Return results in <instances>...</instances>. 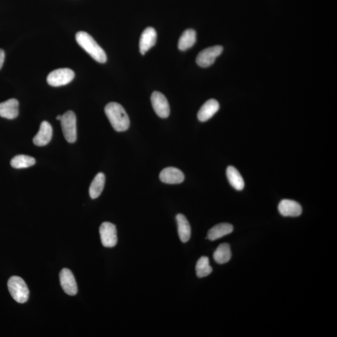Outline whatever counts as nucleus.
<instances>
[{"label": "nucleus", "instance_id": "nucleus-20", "mask_svg": "<svg viewBox=\"0 0 337 337\" xmlns=\"http://www.w3.org/2000/svg\"><path fill=\"white\" fill-rule=\"evenodd\" d=\"M105 176L103 173H99L91 182L89 193L91 199H96L101 195L104 187Z\"/></svg>", "mask_w": 337, "mask_h": 337}, {"label": "nucleus", "instance_id": "nucleus-21", "mask_svg": "<svg viewBox=\"0 0 337 337\" xmlns=\"http://www.w3.org/2000/svg\"><path fill=\"white\" fill-rule=\"evenodd\" d=\"M232 256L230 245L226 243L219 245L214 253V259L219 264H224L230 261Z\"/></svg>", "mask_w": 337, "mask_h": 337}, {"label": "nucleus", "instance_id": "nucleus-8", "mask_svg": "<svg viewBox=\"0 0 337 337\" xmlns=\"http://www.w3.org/2000/svg\"><path fill=\"white\" fill-rule=\"evenodd\" d=\"M151 103L157 115L161 118H167L170 114V107L163 94L155 91L151 95Z\"/></svg>", "mask_w": 337, "mask_h": 337}, {"label": "nucleus", "instance_id": "nucleus-24", "mask_svg": "<svg viewBox=\"0 0 337 337\" xmlns=\"http://www.w3.org/2000/svg\"><path fill=\"white\" fill-rule=\"evenodd\" d=\"M5 58V51L0 49V70L2 69L3 65H4Z\"/></svg>", "mask_w": 337, "mask_h": 337}, {"label": "nucleus", "instance_id": "nucleus-4", "mask_svg": "<svg viewBox=\"0 0 337 337\" xmlns=\"http://www.w3.org/2000/svg\"><path fill=\"white\" fill-rule=\"evenodd\" d=\"M61 124L66 140L74 143L77 139L76 116L75 113L68 111L62 116Z\"/></svg>", "mask_w": 337, "mask_h": 337}, {"label": "nucleus", "instance_id": "nucleus-9", "mask_svg": "<svg viewBox=\"0 0 337 337\" xmlns=\"http://www.w3.org/2000/svg\"><path fill=\"white\" fill-rule=\"evenodd\" d=\"M60 284L66 293L69 296H75L78 292V286L75 277L68 268H64L59 273Z\"/></svg>", "mask_w": 337, "mask_h": 337}, {"label": "nucleus", "instance_id": "nucleus-22", "mask_svg": "<svg viewBox=\"0 0 337 337\" xmlns=\"http://www.w3.org/2000/svg\"><path fill=\"white\" fill-rule=\"evenodd\" d=\"M197 276L203 278L210 275L213 272V268L209 264V259L207 257L202 256L197 262L196 266Z\"/></svg>", "mask_w": 337, "mask_h": 337}, {"label": "nucleus", "instance_id": "nucleus-23", "mask_svg": "<svg viewBox=\"0 0 337 337\" xmlns=\"http://www.w3.org/2000/svg\"><path fill=\"white\" fill-rule=\"evenodd\" d=\"M35 158L26 155H18L11 160V166L15 168H24L32 166L35 164Z\"/></svg>", "mask_w": 337, "mask_h": 337}, {"label": "nucleus", "instance_id": "nucleus-11", "mask_svg": "<svg viewBox=\"0 0 337 337\" xmlns=\"http://www.w3.org/2000/svg\"><path fill=\"white\" fill-rule=\"evenodd\" d=\"M156 31L153 27H148L142 32L139 40V51L141 55H145L148 50L156 45Z\"/></svg>", "mask_w": 337, "mask_h": 337}, {"label": "nucleus", "instance_id": "nucleus-18", "mask_svg": "<svg viewBox=\"0 0 337 337\" xmlns=\"http://www.w3.org/2000/svg\"><path fill=\"white\" fill-rule=\"evenodd\" d=\"M196 42V32L193 29L184 31L179 39L178 48L181 51H185L193 47Z\"/></svg>", "mask_w": 337, "mask_h": 337}, {"label": "nucleus", "instance_id": "nucleus-19", "mask_svg": "<svg viewBox=\"0 0 337 337\" xmlns=\"http://www.w3.org/2000/svg\"><path fill=\"white\" fill-rule=\"evenodd\" d=\"M226 174L228 182L235 189L238 191L243 189L245 185L244 179L236 168L228 166Z\"/></svg>", "mask_w": 337, "mask_h": 337}, {"label": "nucleus", "instance_id": "nucleus-25", "mask_svg": "<svg viewBox=\"0 0 337 337\" xmlns=\"http://www.w3.org/2000/svg\"><path fill=\"white\" fill-rule=\"evenodd\" d=\"M61 118H62L61 115H58V116L56 117V119L59 120V121H61Z\"/></svg>", "mask_w": 337, "mask_h": 337}, {"label": "nucleus", "instance_id": "nucleus-17", "mask_svg": "<svg viewBox=\"0 0 337 337\" xmlns=\"http://www.w3.org/2000/svg\"><path fill=\"white\" fill-rule=\"evenodd\" d=\"M233 230V225L228 223L219 224L208 230L207 239L210 241H216L232 233Z\"/></svg>", "mask_w": 337, "mask_h": 337}, {"label": "nucleus", "instance_id": "nucleus-7", "mask_svg": "<svg viewBox=\"0 0 337 337\" xmlns=\"http://www.w3.org/2000/svg\"><path fill=\"white\" fill-rule=\"evenodd\" d=\"M100 237L102 245L106 247H113L118 242L117 230L115 225L105 222L99 228Z\"/></svg>", "mask_w": 337, "mask_h": 337}, {"label": "nucleus", "instance_id": "nucleus-1", "mask_svg": "<svg viewBox=\"0 0 337 337\" xmlns=\"http://www.w3.org/2000/svg\"><path fill=\"white\" fill-rule=\"evenodd\" d=\"M104 111L114 130L123 132L128 130L130 125L129 116L121 104L110 102L106 106Z\"/></svg>", "mask_w": 337, "mask_h": 337}, {"label": "nucleus", "instance_id": "nucleus-5", "mask_svg": "<svg viewBox=\"0 0 337 337\" xmlns=\"http://www.w3.org/2000/svg\"><path fill=\"white\" fill-rule=\"evenodd\" d=\"M75 76L74 71L69 68H59L51 71L47 77V82L51 87H61L69 84Z\"/></svg>", "mask_w": 337, "mask_h": 337}, {"label": "nucleus", "instance_id": "nucleus-13", "mask_svg": "<svg viewBox=\"0 0 337 337\" xmlns=\"http://www.w3.org/2000/svg\"><path fill=\"white\" fill-rule=\"evenodd\" d=\"M53 136V128L49 122L43 121L40 125L39 130L34 137L33 142L38 146H44L49 144Z\"/></svg>", "mask_w": 337, "mask_h": 337}, {"label": "nucleus", "instance_id": "nucleus-16", "mask_svg": "<svg viewBox=\"0 0 337 337\" xmlns=\"http://www.w3.org/2000/svg\"><path fill=\"white\" fill-rule=\"evenodd\" d=\"M177 225H178V234L180 239L182 242L189 241L191 235V228L189 222L183 215L179 214L176 217Z\"/></svg>", "mask_w": 337, "mask_h": 337}, {"label": "nucleus", "instance_id": "nucleus-12", "mask_svg": "<svg viewBox=\"0 0 337 337\" xmlns=\"http://www.w3.org/2000/svg\"><path fill=\"white\" fill-rule=\"evenodd\" d=\"M279 211L285 217H298L302 213L301 204L292 200L284 199L279 204Z\"/></svg>", "mask_w": 337, "mask_h": 337}, {"label": "nucleus", "instance_id": "nucleus-15", "mask_svg": "<svg viewBox=\"0 0 337 337\" xmlns=\"http://www.w3.org/2000/svg\"><path fill=\"white\" fill-rule=\"evenodd\" d=\"M219 110V103L216 99L208 100L202 105L198 114V118L200 121L205 122L208 121Z\"/></svg>", "mask_w": 337, "mask_h": 337}, {"label": "nucleus", "instance_id": "nucleus-6", "mask_svg": "<svg viewBox=\"0 0 337 337\" xmlns=\"http://www.w3.org/2000/svg\"><path fill=\"white\" fill-rule=\"evenodd\" d=\"M223 47L221 46L207 48L201 51L197 56V64L202 68L209 67L214 64L216 58L221 55Z\"/></svg>", "mask_w": 337, "mask_h": 337}, {"label": "nucleus", "instance_id": "nucleus-10", "mask_svg": "<svg viewBox=\"0 0 337 337\" xmlns=\"http://www.w3.org/2000/svg\"><path fill=\"white\" fill-rule=\"evenodd\" d=\"M160 180L165 184H181L184 181V174L178 168L170 167L164 168L159 174Z\"/></svg>", "mask_w": 337, "mask_h": 337}, {"label": "nucleus", "instance_id": "nucleus-3", "mask_svg": "<svg viewBox=\"0 0 337 337\" xmlns=\"http://www.w3.org/2000/svg\"><path fill=\"white\" fill-rule=\"evenodd\" d=\"M8 288L11 297L19 304H24L29 298V290L24 280L18 276H13L8 280Z\"/></svg>", "mask_w": 337, "mask_h": 337}, {"label": "nucleus", "instance_id": "nucleus-2", "mask_svg": "<svg viewBox=\"0 0 337 337\" xmlns=\"http://www.w3.org/2000/svg\"><path fill=\"white\" fill-rule=\"evenodd\" d=\"M76 40L80 47L97 62L100 64L107 62V56L105 51L89 34L85 31H79L76 33Z\"/></svg>", "mask_w": 337, "mask_h": 337}, {"label": "nucleus", "instance_id": "nucleus-14", "mask_svg": "<svg viewBox=\"0 0 337 337\" xmlns=\"http://www.w3.org/2000/svg\"><path fill=\"white\" fill-rule=\"evenodd\" d=\"M19 102L16 99H10L0 103V116L8 119H13L18 116Z\"/></svg>", "mask_w": 337, "mask_h": 337}]
</instances>
